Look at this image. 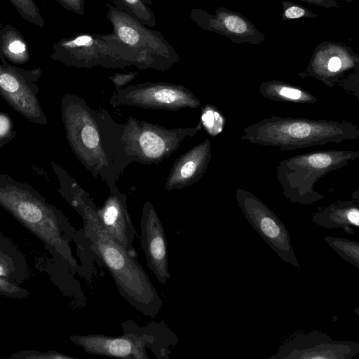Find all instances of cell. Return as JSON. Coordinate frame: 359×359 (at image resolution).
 Wrapping results in <instances>:
<instances>
[{
  "instance_id": "19",
  "label": "cell",
  "mask_w": 359,
  "mask_h": 359,
  "mask_svg": "<svg viewBox=\"0 0 359 359\" xmlns=\"http://www.w3.org/2000/svg\"><path fill=\"white\" fill-rule=\"evenodd\" d=\"M114 6L143 25L154 27L156 18L142 0H113Z\"/></svg>"
},
{
  "instance_id": "12",
  "label": "cell",
  "mask_w": 359,
  "mask_h": 359,
  "mask_svg": "<svg viewBox=\"0 0 359 359\" xmlns=\"http://www.w3.org/2000/svg\"><path fill=\"white\" fill-rule=\"evenodd\" d=\"M359 353V343L334 340L318 330L297 333L285 340L269 359H351Z\"/></svg>"
},
{
  "instance_id": "25",
  "label": "cell",
  "mask_w": 359,
  "mask_h": 359,
  "mask_svg": "<svg viewBox=\"0 0 359 359\" xmlns=\"http://www.w3.org/2000/svg\"><path fill=\"white\" fill-rule=\"evenodd\" d=\"M64 7L79 15L84 14V0H57Z\"/></svg>"
},
{
  "instance_id": "31",
  "label": "cell",
  "mask_w": 359,
  "mask_h": 359,
  "mask_svg": "<svg viewBox=\"0 0 359 359\" xmlns=\"http://www.w3.org/2000/svg\"><path fill=\"white\" fill-rule=\"evenodd\" d=\"M5 273L6 272L4 267L0 264V276H5Z\"/></svg>"
},
{
  "instance_id": "27",
  "label": "cell",
  "mask_w": 359,
  "mask_h": 359,
  "mask_svg": "<svg viewBox=\"0 0 359 359\" xmlns=\"http://www.w3.org/2000/svg\"><path fill=\"white\" fill-rule=\"evenodd\" d=\"M8 50L14 54H22L26 50L25 45L20 40H14L8 45Z\"/></svg>"
},
{
  "instance_id": "28",
  "label": "cell",
  "mask_w": 359,
  "mask_h": 359,
  "mask_svg": "<svg viewBox=\"0 0 359 359\" xmlns=\"http://www.w3.org/2000/svg\"><path fill=\"white\" fill-rule=\"evenodd\" d=\"M304 10L298 6H291L288 8L285 13L287 18H298L304 15Z\"/></svg>"
},
{
  "instance_id": "14",
  "label": "cell",
  "mask_w": 359,
  "mask_h": 359,
  "mask_svg": "<svg viewBox=\"0 0 359 359\" xmlns=\"http://www.w3.org/2000/svg\"><path fill=\"white\" fill-rule=\"evenodd\" d=\"M140 229L141 245L147 266L158 281L165 284L170 278L166 235L154 206L149 201L142 208Z\"/></svg>"
},
{
  "instance_id": "20",
  "label": "cell",
  "mask_w": 359,
  "mask_h": 359,
  "mask_svg": "<svg viewBox=\"0 0 359 359\" xmlns=\"http://www.w3.org/2000/svg\"><path fill=\"white\" fill-rule=\"evenodd\" d=\"M325 241L345 261L359 269V243L346 238L327 236Z\"/></svg>"
},
{
  "instance_id": "9",
  "label": "cell",
  "mask_w": 359,
  "mask_h": 359,
  "mask_svg": "<svg viewBox=\"0 0 359 359\" xmlns=\"http://www.w3.org/2000/svg\"><path fill=\"white\" fill-rule=\"evenodd\" d=\"M109 103L114 107L128 106L174 111L201 105L199 98L189 88L163 81H147L115 89Z\"/></svg>"
},
{
  "instance_id": "21",
  "label": "cell",
  "mask_w": 359,
  "mask_h": 359,
  "mask_svg": "<svg viewBox=\"0 0 359 359\" xmlns=\"http://www.w3.org/2000/svg\"><path fill=\"white\" fill-rule=\"evenodd\" d=\"M200 122L210 135L215 136L223 130L225 119L217 107L208 104L202 107Z\"/></svg>"
},
{
  "instance_id": "17",
  "label": "cell",
  "mask_w": 359,
  "mask_h": 359,
  "mask_svg": "<svg viewBox=\"0 0 359 359\" xmlns=\"http://www.w3.org/2000/svg\"><path fill=\"white\" fill-rule=\"evenodd\" d=\"M312 221L326 229H342L353 234L354 228L359 227L358 198L349 201H339L318 209L312 214Z\"/></svg>"
},
{
  "instance_id": "6",
  "label": "cell",
  "mask_w": 359,
  "mask_h": 359,
  "mask_svg": "<svg viewBox=\"0 0 359 359\" xmlns=\"http://www.w3.org/2000/svg\"><path fill=\"white\" fill-rule=\"evenodd\" d=\"M201 128L199 122L192 127L168 128L128 116L122 139L133 161L147 165H158L171 156L186 139L194 137Z\"/></svg>"
},
{
  "instance_id": "1",
  "label": "cell",
  "mask_w": 359,
  "mask_h": 359,
  "mask_svg": "<svg viewBox=\"0 0 359 359\" xmlns=\"http://www.w3.org/2000/svg\"><path fill=\"white\" fill-rule=\"evenodd\" d=\"M52 168L59 181L60 192L81 215L90 246L110 272L121 295L141 313L156 316L163 302L135 257L105 231L97 208L76 180L57 163Z\"/></svg>"
},
{
  "instance_id": "32",
  "label": "cell",
  "mask_w": 359,
  "mask_h": 359,
  "mask_svg": "<svg viewBox=\"0 0 359 359\" xmlns=\"http://www.w3.org/2000/svg\"><path fill=\"white\" fill-rule=\"evenodd\" d=\"M147 5L151 6L153 4L154 0H142Z\"/></svg>"
},
{
  "instance_id": "22",
  "label": "cell",
  "mask_w": 359,
  "mask_h": 359,
  "mask_svg": "<svg viewBox=\"0 0 359 359\" xmlns=\"http://www.w3.org/2000/svg\"><path fill=\"white\" fill-rule=\"evenodd\" d=\"M0 294L8 297L23 298L27 292L17 285L0 278Z\"/></svg>"
},
{
  "instance_id": "7",
  "label": "cell",
  "mask_w": 359,
  "mask_h": 359,
  "mask_svg": "<svg viewBox=\"0 0 359 359\" xmlns=\"http://www.w3.org/2000/svg\"><path fill=\"white\" fill-rule=\"evenodd\" d=\"M55 59L67 66L77 68H124L134 66V60L112 32L85 33L65 39L56 47Z\"/></svg>"
},
{
  "instance_id": "18",
  "label": "cell",
  "mask_w": 359,
  "mask_h": 359,
  "mask_svg": "<svg viewBox=\"0 0 359 359\" xmlns=\"http://www.w3.org/2000/svg\"><path fill=\"white\" fill-rule=\"evenodd\" d=\"M264 97L276 102L292 104H315L318 98L311 92L278 81L264 82L259 89Z\"/></svg>"
},
{
  "instance_id": "30",
  "label": "cell",
  "mask_w": 359,
  "mask_h": 359,
  "mask_svg": "<svg viewBox=\"0 0 359 359\" xmlns=\"http://www.w3.org/2000/svg\"><path fill=\"white\" fill-rule=\"evenodd\" d=\"M16 135H17V132H15V133L8 134V135H0V150L4 145L7 144L13 138H15Z\"/></svg>"
},
{
  "instance_id": "26",
  "label": "cell",
  "mask_w": 359,
  "mask_h": 359,
  "mask_svg": "<svg viewBox=\"0 0 359 359\" xmlns=\"http://www.w3.org/2000/svg\"><path fill=\"white\" fill-rule=\"evenodd\" d=\"M16 132L13 128L12 119L6 114L0 113V135Z\"/></svg>"
},
{
  "instance_id": "2",
  "label": "cell",
  "mask_w": 359,
  "mask_h": 359,
  "mask_svg": "<svg viewBox=\"0 0 359 359\" xmlns=\"http://www.w3.org/2000/svg\"><path fill=\"white\" fill-rule=\"evenodd\" d=\"M61 117L66 139L74 155L94 177H100L109 190L133 162L123 142L124 123L106 109H95L71 93L61 99Z\"/></svg>"
},
{
  "instance_id": "13",
  "label": "cell",
  "mask_w": 359,
  "mask_h": 359,
  "mask_svg": "<svg viewBox=\"0 0 359 359\" xmlns=\"http://www.w3.org/2000/svg\"><path fill=\"white\" fill-rule=\"evenodd\" d=\"M122 336L103 334L75 335L70 339L90 354L126 359H148L149 348L143 336L127 321L122 324Z\"/></svg>"
},
{
  "instance_id": "16",
  "label": "cell",
  "mask_w": 359,
  "mask_h": 359,
  "mask_svg": "<svg viewBox=\"0 0 359 359\" xmlns=\"http://www.w3.org/2000/svg\"><path fill=\"white\" fill-rule=\"evenodd\" d=\"M211 156L212 146L208 138L180 155L175 160L165 180V190H180L196 183L205 173Z\"/></svg>"
},
{
  "instance_id": "10",
  "label": "cell",
  "mask_w": 359,
  "mask_h": 359,
  "mask_svg": "<svg viewBox=\"0 0 359 359\" xmlns=\"http://www.w3.org/2000/svg\"><path fill=\"white\" fill-rule=\"evenodd\" d=\"M236 200L245 219L284 262L299 268L289 232L276 214L253 193L238 188Z\"/></svg>"
},
{
  "instance_id": "5",
  "label": "cell",
  "mask_w": 359,
  "mask_h": 359,
  "mask_svg": "<svg viewBox=\"0 0 359 359\" xmlns=\"http://www.w3.org/2000/svg\"><path fill=\"white\" fill-rule=\"evenodd\" d=\"M107 8L113 33L132 55L134 66L166 71L179 61L177 51L161 32L147 28L114 6Z\"/></svg>"
},
{
  "instance_id": "4",
  "label": "cell",
  "mask_w": 359,
  "mask_h": 359,
  "mask_svg": "<svg viewBox=\"0 0 359 359\" xmlns=\"http://www.w3.org/2000/svg\"><path fill=\"white\" fill-rule=\"evenodd\" d=\"M358 157L359 151L349 149L311 151L280 161L276 169V175L287 200L309 205L325 198L314 189L320 178L348 165Z\"/></svg>"
},
{
  "instance_id": "11",
  "label": "cell",
  "mask_w": 359,
  "mask_h": 359,
  "mask_svg": "<svg viewBox=\"0 0 359 359\" xmlns=\"http://www.w3.org/2000/svg\"><path fill=\"white\" fill-rule=\"evenodd\" d=\"M39 77V71H25L0 65V95L26 119L44 126L47 118L38 97Z\"/></svg>"
},
{
  "instance_id": "3",
  "label": "cell",
  "mask_w": 359,
  "mask_h": 359,
  "mask_svg": "<svg viewBox=\"0 0 359 359\" xmlns=\"http://www.w3.org/2000/svg\"><path fill=\"white\" fill-rule=\"evenodd\" d=\"M251 144L291 151L359 138V127L345 121L310 119L271 115L241 131Z\"/></svg>"
},
{
  "instance_id": "23",
  "label": "cell",
  "mask_w": 359,
  "mask_h": 359,
  "mask_svg": "<svg viewBox=\"0 0 359 359\" xmlns=\"http://www.w3.org/2000/svg\"><path fill=\"white\" fill-rule=\"evenodd\" d=\"M226 28L232 32L242 34L247 30L245 21L238 16L230 15L224 20Z\"/></svg>"
},
{
  "instance_id": "8",
  "label": "cell",
  "mask_w": 359,
  "mask_h": 359,
  "mask_svg": "<svg viewBox=\"0 0 359 359\" xmlns=\"http://www.w3.org/2000/svg\"><path fill=\"white\" fill-rule=\"evenodd\" d=\"M0 205L40 236L45 227L59 237L60 212L29 184L1 174Z\"/></svg>"
},
{
  "instance_id": "15",
  "label": "cell",
  "mask_w": 359,
  "mask_h": 359,
  "mask_svg": "<svg viewBox=\"0 0 359 359\" xmlns=\"http://www.w3.org/2000/svg\"><path fill=\"white\" fill-rule=\"evenodd\" d=\"M102 225L108 234L135 257L133 241L135 231L127 206V196L118 188L109 191L103 206L97 208Z\"/></svg>"
},
{
  "instance_id": "24",
  "label": "cell",
  "mask_w": 359,
  "mask_h": 359,
  "mask_svg": "<svg viewBox=\"0 0 359 359\" xmlns=\"http://www.w3.org/2000/svg\"><path fill=\"white\" fill-rule=\"evenodd\" d=\"M137 74L136 72L116 73L109 76V79L114 84L115 89H118L124 87L128 82L133 81Z\"/></svg>"
},
{
  "instance_id": "29",
  "label": "cell",
  "mask_w": 359,
  "mask_h": 359,
  "mask_svg": "<svg viewBox=\"0 0 359 359\" xmlns=\"http://www.w3.org/2000/svg\"><path fill=\"white\" fill-rule=\"evenodd\" d=\"M341 61L338 57H332L327 63V69L330 73H337L341 69Z\"/></svg>"
}]
</instances>
